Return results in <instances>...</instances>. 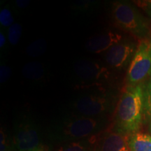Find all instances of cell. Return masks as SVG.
Wrapping results in <instances>:
<instances>
[{
	"label": "cell",
	"mask_w": 151,
	"mask_h": 151,
	"mask_svg": "<svg viewBox=\"0 0 151 151\" xmlns=\"http://www.w3.org/2000/svg\"><path fill=\"white\" fill-rule=\"evenodd\" d=\"M116 91L98 88L81 94L71 103V113L88 118L111 116L118 101Z\"/></svg>",
	"instance_id": "3"
},
{
	"label": "cell",
	"mask_w": 151,
	"mask_h": 151,
	"mask_svg": "<svg viewBox=\"0 0 151 151\" xmlns=\"http://www.w3.org/2000/svg\"><path fill=\"white\" fill-rule=\"evenodd\" d=\"M16 4L18 6V7H20V8H25L29 4V1H22V0H20V1H16Z\"/></svg>",
	"instance_id": "20"
},
{
	"label": "cell",
	"mask_w": 151,
	"mask_h": 151,
	"mask_svg": "<svg viewBox=\"0 0 151 151\" xmlns=\"http://www.w3.org/2000/svg\"><path fill=\"white\" fill-rule=\"evenodd\" d=\"M111 18L117 27L139 38V40L148 38L150 32L148 20L134 4L127 1L113 2Z\"/></svg>",
	"instance_id": "4"
},
{
	"label": "cell",
	"mask_w": 151,
	"mask_h": 151,
	"mask_svg": "<svg viewBox=\"0 0 151 151\" xmlns=\"http://www.w3.org/2000/svg\"><path fill=\"white\" fill-rule=\"evenodd\" d=\"M6 43V39L5 35L2 33V32H0V47L3 48L5 46Z\"/></svg>",
	"instance_id": "21"
},
{
	"label": "cell",
	"mask_w": 151,
	"mask_h": 151,
	"mask_svg": "<svg viewBox=\"0 0 151 151\" xmlns=\"http://www.w3.org/2000/svg\"><path fill=\"white\" fill-rule=\"evenodd\" d=\"M39 151H48V150H47V149L44 147V148H43L42 149H41V150H39Z\"/></svg>",
	"instance_id": "22"
},
{
	"label": "cell",
	"mask_w": 151,
	"mask_h": 151,
	"mask_svg": "<svg viewBox=\"0 0 151 151\" xmlns=\"http://www.w3.org/2000/svg\"><path fill=\"white\" fill-rule=\"evenodd\" d=\"M145 113L143 84L126 86L117 102L110 129L125 136L138 132L143 124Z\"/></svg>",
	"instance_id": "1"
},
{
	"label": "cell",
	"mask_w": 151,
	"mask_h": 151,
	"mask_svg": "<svg viewBox=\"0 0 151 151\" xmlns=\"http://www.w3.org/2000/svg\"><path fill=\"white\" fill-rule=\"evenodd\" d=\"M145 109L146 113L151 121V78L145 87Z\"/></svg>",
	"instance_id": "18"
},
{
	"label": "cell",
	"mask_w": 151,
	"mask_h": 151,
	"mask_svg": "<svg viewBox=\"0 0 151 151\" xmlns=\"http://www.w3.org/2000/svg\"><path fill=\"white\" fill-rule=\"evenodd\" d=\"M11 151H18V150H11Z\"/></svg>",
	"instance_id": "24"
},
{
	"label": "cell",
	"mask_w": 151,
	"mask_h": 151,
	"mask_svg": "<svg viewBox=\"0 0 151 151\" xmlns=\"http://www.w3.org/2000/svg\"><path fill=\"white\" fill-rule=\"evenodd\" d=\"M40 132L35 120L28 115H22L15 121L12 142L18 151H39L44 148Z\"/></svg>",
	"instance_id": "5"
},
{
	"label": "cell",
	"mask_w": 151,
	"mask_h": 151,
	"mask_svg": "<svg viewBox=\"0 0 151 151\" xmlns=\"http://www.w3.org/2000/svg\"><path fill=\"white\" fill-rule=\"evenodd\" d=\"M24 76L30 79H39L43 76V69L41 64L32 62L27 64L23 68Z\"/></svg>",
	"instance_id": "13"
},
{
	"label": "cell",
	"mask_w": 151,
	"mask_h": 151,
	"mask_svg": "<svg viewBox=\"0 0 151 151\" xmlns=\"http://www.w3.org/2000/svg\"><path fill=\"white\" fill-rule=\"evenodd\" d=\"M123 39L122 35L113 31L98 34L88 39L86 42V48L89 52L101 53L106 52L109 48Z\"/></svg>",
	"instance_id": "10"
},
{
	"label": "cell",
	"mask_w": 151,
	"mask_h": 151,
	"mask_svg": "<svg viewBox=\"0 0 151 151\" xmlns=\"http://www.w3.org/2000/svg\"><path fill=\"white\" fill-rule=\"evenodd\" d=\"M22 35V27L20 24L14 23L9 28L8 39L11 45H16Z\"/></svg>",
	"instance_id": "15"
},
{
	"label": "cell",
	"mask_w": 151,
	"mask_h": 151,
	"mask_svg": "<svg viewBox=\"0 0 151 151\" xmlns=\"http://www.w3.org/2000/svg\"><path fill=\"white\" fill-rule=\"evenodd\" d=\"M77 77L84 81H102L110 77V71L106 67L88 60H81L73 65Z\"/></svg>",
	"instance_id": "9"
},
{
	"label": "cell",
	"mask_w": 151,
	"mask_h": 151,
	"mask_svg": "<svg viewBox=\"0 0 151 151\" xmlns=\"http://www.w3.org/2000/svg\"><path fill=\"white\" fill-rule=\"evenodd\" d=\"M110 116L88 118L71 113L57 122L49 132L54 143L92 139L111 127Z\"/></svg>",
	"instance_id": "2"
},
{
	"label": "cell",
	"mask_w": 151,
	"mask_h": 151,
	"mask_svg": "<svg viewBox=\"0 0 151 151\" xmlns=\"http://www.w3.org/2000/svg\"><path fill=\"white\" fill-rule=\"evenodd\" d=\"M0 23L5 27H10L14 24L12 14L9 9L4 8L0 11Z\"/></svg>",
	"instance_id": "16"
},
{
	"label": "cell",
	"mask_w": 151,
	"mask_h": 151,
	"mask_svg": "<svg viewBox=\"0 0 151 151\" xmlns=\"http://www.w3.org/2000/svg\"><path fill=\"white\" fill-rule=\"evenodd\" d=\"M97 137V136H96ZM85 140L55 143V146L49 149L50 151H93L95 137Z\"/></svg>",
	"instance_id": "11"
},
{
	"label": "cell",
	"mask_w": 151,
	"mask_h": 151,
	"mask_svg": "<svg viewBox=\"0 0 151 151\" xmlns=\"http://www.w3.org/2000/svg\"><path fill=\"white\" fill-rule=\"evenodd\" d=\"M137 47L133 41L122 39L106 52L105 61L113 69H123L129 66Z\"/></svg>",
	"instance_id": "7"
},
{
	"label": "cell",
	"mask_w": 151,
	"mask_h": 151,
	"mask_svg": "<svg viewBox=\"0 0 151 151\" xmlns=\"http://www.w3.org/2000/svg\"><path fill=\"white\" fill-rule=\"evenodd\" d=\"M93 151H130L127 136L113 131L109 127L95 137Z\"/></svg>",
	"instance_id": "8"
},
{
	"label": "cell",
	"mask_w": 151,
	"mask_h": 151,
	"mask_svg": "<svg viewBox=\"0 0 151 151\" xmlns=\"http://www.w3.org/2000/svg\"><path fill=\"white\" fill-rule=\"evenodd\" d=\"M0 81L1 83H5L9 78L11 76V69L7 66L1 65L0 69Z\"/></svg>",
	"instance_id": "19"
},
{
	"label": "cell",
	"mask_w": 151,
	"mask_h": 151,
	"mask_svg": "<svg viewBox=\"0 0 151 151\" xmlns=\"http://www.w3.org/2000/svg\"><path fill=\"white\" fill-rule=\"evenodd\" d=\"M13 150H16L13 146V142H11L8 136L1 127L0 133V151H11Z\"/></svg>",
	"instance_id": "17"
},
{
	"label": "cell",
	"mask_w": 151,
	"mask_h": 151,
	"mask_svg": "<svg viewBox=\"0 0 151 151\" xmlns=\"http://www.w3.org/2000/svg\"><path fill=\"white\" fill-rule=\"evenodd\" d=\"M127 143L130 151H151V135L136 132L127 136Z\"/></svg>",
	"instance_id": "12"
},
{
	"label": "cell",
	"mask_w": 151,
	"mask_h": 151,
	"mask_svg": "<svg viewBox=\"0 0 151 151\" xmlns=\"http://www.w3.org/2000/svg\"><path fill=\"white\" fill-rule=\"evenodd\" d=\"M151 76V39L139 40L126 76L127 86H135Z\"/></svg>",
	"instance_id": "6"
},
{
	"label": "cell",
	"mask_w": 151,
	"mask_h": 151,
	"mask_svg": "<svg viewBox=\"0 0 151 151\" xmlns=\"http://www.w3.org/2000/svg\"><path fill=\"white\" fill-rule=\"evenodd\" d=\"M46 49V41L39 39L30 44L27 49V52L32 57H37L42 55Z\"/></svg>",
	"instance_id": "14"
},
{
	"label": "cell",
	"mask_w": 151,
	"mask_h": 151,
	"mask_svg": "<svg viewBox=\"0 0 151 151\" xmlns=\"http://www.w3.org/2000/svg\"><path fill=\"white\" fill-rule=\"evenodd\" d=\"M149 129H150V132L151 133V121L150 122V125H149Z\"/></svg>",
	"instance_id": "23"
}]
</instances>
